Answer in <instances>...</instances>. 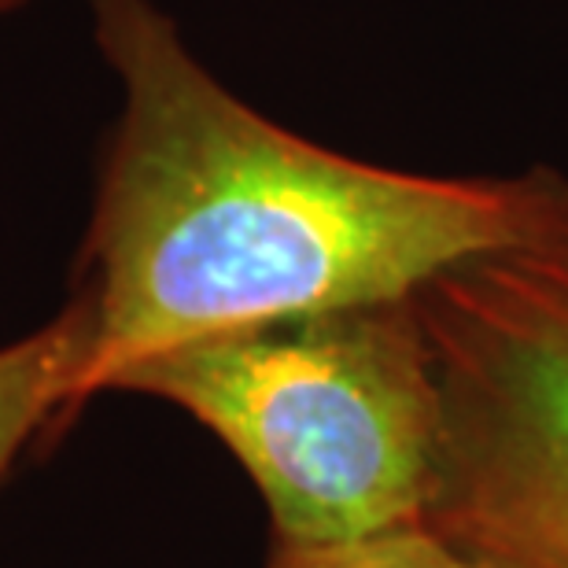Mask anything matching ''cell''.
Instances as JSON below:
<instances>
[{"label":"cell","mask_w":568,"mask_h":568,"mask_svg":"<svg viewBox=\"0 0 568 568\" xmlns=\"http://www.w3.org/2000/svg\"><path fill=\"white\" fill-rule=\"evenodd\" d=\"M108 392L152 395L214 432L263 495L274 542L414 528L436 491L443 395L414 295L166 347Z\"/></svg>","instance_id":"7a4b0ae2"},{"label":"cell","mask_w":568,"mask_h":568,"mask_svg":"<svg viewBox=\"0 0 568 568\" xmlns=\"http://www.w3.org/2000/svg\"><path fill=\"white\" fill-rule=\"evenodd\" d=\"M443 395L422 525L480 568H568V222L414 295Z\"/></svg>","instance_id":"3957f363"},{"label":"cell","mask_w":568,"mask_h":568,"mask_svg":"<svg viewBox=\"0 0 568 568\" xmlns=\"http://www.w3.org/2000/svg\"><path fill=\"white\" fill-rule=\"evenodd\" d=\"M266 568H480L465 554L447 547L425 525L381 531L355 542H328V547H292L274 542Z\"/></svg>","instance_id":"5b68a950"},{"label":"cell","mask_w":568,"mask_h":568,"mask_svg":"<svg viewBox=\"0 0 568 568\" xmlns=\"http://www.w3.org/2000/svg\"><path fill=\"white\" fill-rule=\"evenodd\" d=\"M22 4H30V0H0V16H8V11H16Z\"/></svg>","instance_id":"8992f818"},{"label":"cell","mask_w":568,"mask_h":568,"mask_svg":"<svg viewBox=\"0 0 568 568\" xmlns=\"http://www.w3.org/2000/svg\"><path fill=\"white\" fill-rule=\"evenodd\" d=\"M93 336L74 300L52 322L0 347V487L30 443L49 439L93 399Z\"/></svg>","instance_id":"277c9868"},{"label":"cell","mask_w":568,"mask_h":568,"mask_svg":"<svg viewBox=\"0 0 568 568\" xmlns=\"http://www.w3.org/2000/svg\"><path fill=\"white\" fill-rule=\"evenodd\" d=\"M119 85L74 300L93 395L166 347L281 317L410 300L476 255L568 222V178H436L277 126L155 0H85Z\"/></svg>","instance_id":"6da1fadb"}]
</instances>
